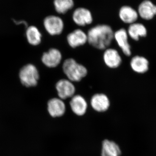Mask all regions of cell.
Here are the masks:
<instances>
[{"instance_id":"cell-12","label":"cell","mask_w":156,"mask_h":156,"mask_svg":"<svg viewBox=\"0 0 156 156\" xmlns=\"http://www.w3.org/2000/svg\"><path fill=\"white\" fill-rule=\"evenodd\" d=\"M69 104L73 113L78 116H82L87 112L88 103L86 99L81 95H75L73 96L71 98Z\"/></svg>"},{"instance_id":"cell-7","label":"cell","mask_w":156,"mask_h":156,"mask_svg":"<svg viewBox=\"0 0 156 156\" xmlns=\"http://www.w3.org/2000/svg\"><path fill=\"white\" fill-rule=\"evenodd\" d=\"M48 111L50 116L59 118L62 116L66 111V106L63 100L59 98H53L48 101Z\"/></svg>"},{"instance_id":"cell-5","label":"cell","mask_w":156,"mask_h":156,"mask_svg":"<svg viewBox=\"0 0 156 156\" xmlns=\"http://www.w3.org/2000/svg\"><path fill=\"white\" fill-rule=\"evenodd\" d=\"M56 89L58 98L64 100L71 98L76 93V87L73 82L66 79L59 80L56 83Z\"/></svg>"},{"instance_id":"cell-19","label":"cell","mask_w":156,"mask_h":156,"mask_svg":"<svg viewBox=\"0 0 156 156\" xmlns=\"http://www.w3.org/2000/svg\"><path fill=\"white\" fill-rule=\"evenodd\" d=\"M26 36L29 44L31 45L38 46L41 43L42 35L36 27H28L26 31Z\"/></svg>"},{"instance_id":"cell-10","label":"cell","mask_w":156,"mask_h":156,"mask_svg":"<svg viewBox=\"0 0 156 156\" xmlns=\"http://www.w3.org/2000/svg\"><path fill=\"white\" fill-rule=\"evenodd\" d=\"M66 40L71 48H76L83 46L88 42V37L83 30L78 29L69 34Z\"/></svg>"},{"instance_id":"cell-13","label":"cell","mask_w":156,"mask_h":156,"mask_svg":"<svg viewBox=\"0 0 156 156\" xmlns=\"http://www.w3.org/2000/svg\"><path fill=\"white\" fill-rule=\"evenodd\" d=\"M128 36L127 31L124 28L120 29L114 34V39L123 53L126 56H131V46L128 43Z\"/></svg>"},{"instance_id":"cell-2","label":"cell","mask_w":156,"mask_h":156,"mask_svg":"<svg viewBox=\"0 0 156 156\" xmlns=\"http://www.w3.org/2000/svg\"><path fill=\"white\" fill-rule=\"evenodd\" d=\"M62 70L68 80L79 82L87 75L88 70L83 65L78 63L74 58H68L63 62Z\"/></svg>"},{"instance_id":"cell-11","label":"cell","mask_w":156,"mask_h":156,"mask_svg":"<svg viewBox=\"0 0 156 156\" xmlns=\"http://www.w3.org/2000/svg\"><path fill=\"white\" fill-rule=\"evenodd\" d=\"M103 58L106 66L111 69L117 68L122 63V58L119 53L114 48H108L105 50Z\"/></svg>"},{"instance_id":"cell-15","label":"cell","mask_w":156,"mask_h":156,"mask_svg":"<svg viewBox=\"0 0 156 156\" xmlns=\"http://www.w3.org/2000/svg\"><path fill=\"white\" fill-rule=\"evenodd\" d=\"M138 12L129 6H124L119 11V17L122 21L128 24L135 23L138 19Z\"/></svg>"},{"instance_id":"cell-1","label":"cell","mask_w":156,"mask_h":156,"mask_svg":"<svg viewBox=\"0 0 156 156\" xmlns=\"http://www.w3.org/2000/svg\"><path fill=\"white\" fill-rule=\"evenodd\" d=\"M114 34V32L110 26L98 24L88 31L87 34L88 43L98 50H106L112 44Z\"/></svg>"},{"instance_id":"cell-9","label":"cell","mask_w":156,"mask_h":156,"mask_svg":"<svg viewBox=\"0 0 156 156\" xmlns=\"http://www.w3.org/2000/svg\"><path fill=\"white\" fill-rule=\"evenodd\" d=\"M90 104L95 111L104 112L108 110L110 106V101L105 94L96 93L91 98Z\"/></svg>"},{"instance_id":"cell-17","label":"cell","mask_w":156,"mask_h":156,"mask_svg":"<svg viewBox=\"0 0 156 156\" xmlns=\"http://www.w3.org/2000/svg\"><path fill=\"white\" fill-rule=\"evenodd\" d=\"M130 66L131 69L135 72L144 73L149 69V62L145 57L136 56L131 59Z\"/></svg>"},{"instance_id":"cell-4","label":"cell","mask_w":156,"mask_h":156,"mask_svg":"<svg viewBox=\"0 0 156 156\" xmlns=\"http://www.w3.org/2000/svg\"><path fill=\"white\" fill-rule=\"evenodd\" d=\"M44 26L47 32L51 36L61 34L64 28L63 20L56 15H50L45 17Z\"/></svg>"},{"instance_id":"cell-3","label":"cell","mask_w":156,"mask_h":156,"mask_svg":"<svg viewBox=\"0 0 156 156\" xmlns=\"http://www.w3.org/2000/svg\"><path fill=\"white\" fill-rule=\"evenodd\" d=\"M19 77L21 84L24 87L29 88L37 86L40 74L36 66L29 63L21 68L20 70Z\"/></svg>"},{"instance_id":"cell-20","label":"cell","mask_w":156,"mask_h":156,"mask_svg":"<svg viewBox=\"0 0 156 156\" xmlns=\"http://www.w3.org/2000/svg\"><path fill=\"white\" fill-rule=\"evenodd\" d=\"M53 4L58 14H64L72 9L74 2L73 0H54Z\"/></svg>"},{"instance_id":"cell-8","label":"cell","mask_w":156,"mask_h":156,"mask_svg":"<svg viewBox=\"0 0 156 156\" xmlns=\"http://www.w3.org/2000/svg\"><path fill=\"white\" fill-rule=\"evenodd\" d=\"M72 18L74 22L80 27L89 25L93 21V17L91 11L84 8L76 9L73 13Z\"/></svg>"},{"instance_id":"cell-14","label":"cell","mask_w":156,"mask_h":156,"mask_svg":"<svg viewBox=\"0 0 156 156\" xmlns=\"http://www.w3.org/2000/svg\"><path fill=\"white\" fill-rule=\"evenodd\" d=\"M137 12L142 19L150 20L156 15V5L150 0H144L140 4Z\"/></svg>"},{"instance_id":"cell-16","label":"cell","mask_w":156,"mask_h":156,"mask_svg":"<svg viewBox=\"0 0 156 156\" xmlns=\"http://www.w3.org/2000/svg\"><path fill=\"white\" fill-rule=\"evenodd\" d=\"M122 151L115 141L105 139L101 144V156H120Z\"/></svg>"},{"instance_id":"cell-6","label":"cell","mask_w":156,"mask_h":156,"mask_svg":"<svg viewBox=\"0 0 156 156\" xmlns=\"http://www.w3.org/2000/svg\"><path fill=\"white\" fill-rule=\"evenodd\" d=\"M62 54L58 49L52 48L42 55L41 61L45 66L50 68L57 67L61 63Z\"/></svg>"},{"instance_id":"cell-18","label":"cell","mask_w":156,"mask_h":156,"mask_svg":"<svg viewBox=\"0 0 156 156\" xmlns=\"http://www.w3.org/2000/svg\"><path fill=\"white\" fill-rule=\"evenodd\" d=\"M128 35L134 41H137L140 38L145 37L147 35V30L143 24L140 23H134L130 24L128 27Z\"/></svg>"}]
</instances>
